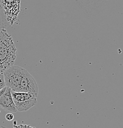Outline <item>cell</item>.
I'll list each match as a JSON object with an SVG mask.
<instances>
[{"label":"cell","instance_id":"cell-6","mask_svg":"<svg viewBox=\"0 0 123 128\" xmlns=\"http://www.w3.org/2000/svg\"><path fill=\"white\" fill-rule=\"evenodd\" d=\"M6 86L3 73H0V90Z\"/></svg>","mask_w":123,"mask_h":128},{"label":"cell","instance_id":"cell-2","mask_svg":"<svg viewBox=\"0 0 123 128\" xmlns=\"http://www.w3.org/2000/svg\"><path fill=\"white\" fill-rule=\"evenodd\" d=\"M17 48L10 33L0 29V73L14 65L16 59Z\"/></svg>","mask_w":123,"mask_h":128},{"label":"cell","instance_id":"cell-9","mask_svg":"<svg viewBox=\"0 0 123 128\" xmlns=\"http://www.w3.org/2000/svg\"><path fill=\"white\" fill-rule=\"evenodd\" d=\"M4 128V127H2H2H1V128Z\"/></svg>","mask_w":123,"mask_h":128},{"label":"cell","instance_id":"cell-7","mask_svg":"<svg viewBox=\"0 0 123 128\" xmlns=\"http://www.w3.org/2000/svg\"><path fill=\"white\" fill-rule=\"evenodd\" d=\"M13 128H36L34 127H32L31 126L26 124H19V125H15L14 126Z\"/></svg>","mask_w":123,"mask_h":128},{"label":"cell","instance_id":"cell-1","mask_svg":"<svg viewBox=\"0 0 123 128\" xmlns=\"http://www.w3.org/2000/svg\"><path fill=\"white\" fill-rule=\"evenodd\" d=\"M6 86L11 91L28 92L38 97L39 88L34 77L26 69L12 65L3 72Z\"/></svg>","mask_w":123,"mask_h":128},{"label":"cell","instance_id":"cell-4","mask_svg":"<svg viewBox=\"0 0 123 128\" xmlns=\"http://www.w3.org/2000/svg\"><path fill=\"white\" fill-rule=\"evenodd\" d=\"M0 107L9 113L17 112L13 100L11 90L7 86H5L0 90Z\"/></svg>","mask_w":123,"mask_h":128},{"label":"cell","instance_id":"cell-5","mask_svg":"<svg viewBox=\"0 0 123 128\" xmlns=\"http://www.w3.org/2000/svg\"><path fill=\"white\" fill-rule=\"evenodd\" d=\"M8 25L6 12L0 1V29L4 28Z\"/></svg>","mask_w":123,"mask_h":128},{"label":"cell","instance_id":"cell-3","mask_svg":"<svg viewBox=\"0 0 123 128\" xmlns=\"http://www.w3.org/2000/svg\"><path fill=\"white\" fill-rule=\"evenodd\" d=\"M13 100L17 112H25L36 105L38 97L28 92L11 91Z\"/></svg>","mask_w":123,"mask_h":128},{"label":"cell","instance_id":"cell-8","mask_svg":"<svg viewBox=\"0 0 123 128\" xmlns=\"http://www.w3.org/2000/svg\"><path fill=\"white\" fill-rule=\"evenodd\" d=\"M6 119L7 120V121H12V120H14V114H12V113H7V114H6Z\"/></svg>","mask_w":123,"mask_h":128}]
</instances>
